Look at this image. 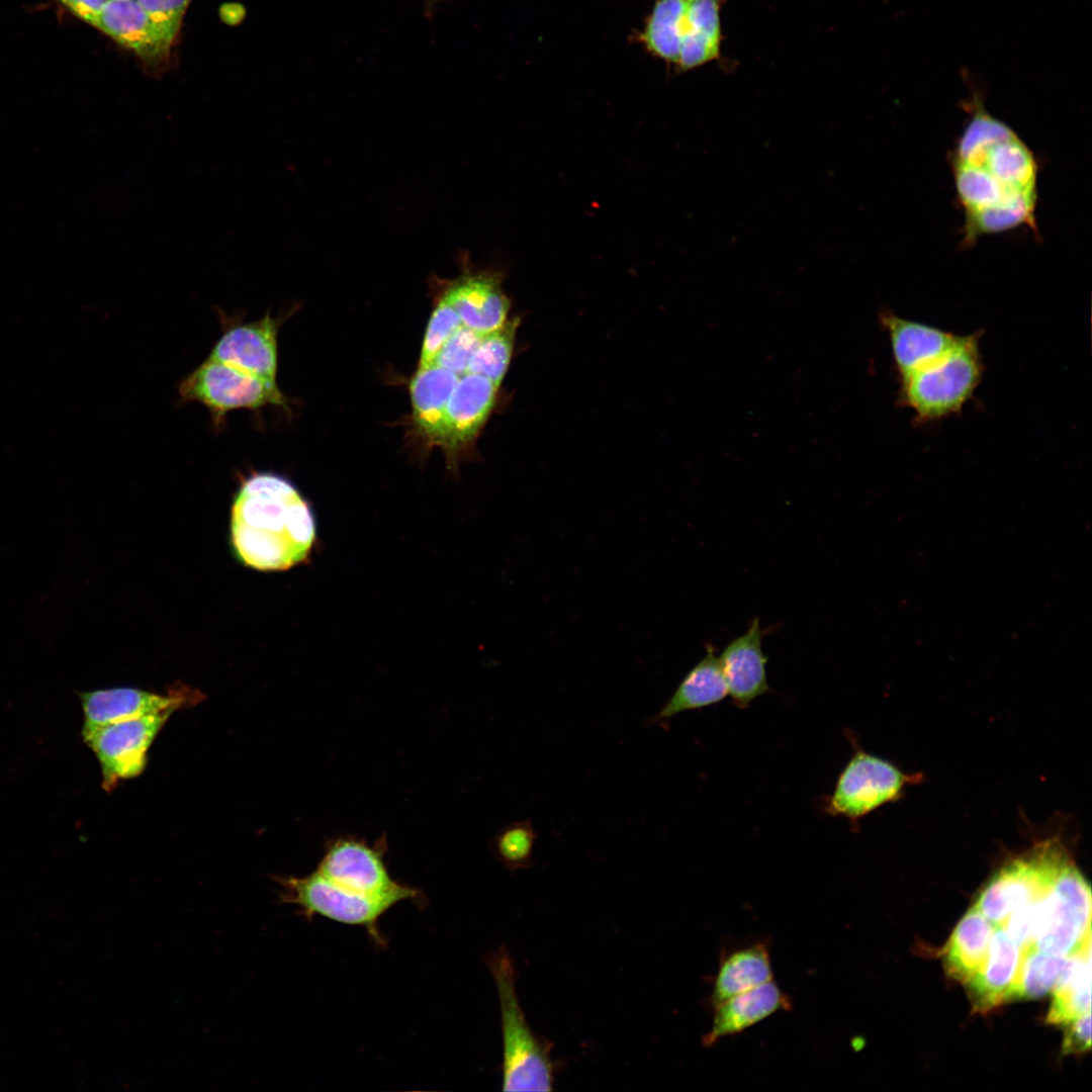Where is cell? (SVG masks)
Instances as JSON below:
<instances>
[{
    "mask_svg": "<svg viewBox=\"0 0 1092 1092\" xmlns=\"http://www.w3.org/2000/svg\"><path fill=\"white\" fill-rule=\"evenodd\" d=\"M1066 1027L1062 1053L1065 1055H1077L1090 1051L1091 1048V1016L1090 1012L1072 1020L1064 1025Z\"/></svg>",
    "mask_w": 1092,
    "mask_h": 1092,
    "instance_id": "34",
    "label": "cell"
},
{
    "mask_svg": "<svg viewBox=\"0 0 1092 1092\" xmlns=\"http://www.w3.org/2000/svg\"><path fill=\"white\" fill-rule=\"evenodd\" d=\"M1072 860L1060 836L1036 840L995 871L973 906L994 926H1002L1013 911L1043 898Z\"/></svg>",
    "mask_w": 1092,
    "mask_h": 1092,
    "instance_id": "4",
    "label": "cell"
},
{
    "mask_svg": "<svg viewBox=\"0 0 1092 1092\" xmlns=\"http://www.w3.org/2000/svg\"><path fill=\"white\" fill-rule=\"evenodd\" d=\"M385 841L370 846L354 837H339L326 848L315 870L335 885L367 896H385L413 889L394 881L385 866Z\"/></svg>",
    "mask_w": 1092,
    "mask_h": 1092,
    "instance_id": "11",
    "label": "cell"
},
{
    "mask_svg": "<svg viewBox=\"0 0 1092 1092\" xmlns=\"http://www.w3.org/2000/svg\"><path fill=\"white\" fill-rule=\"evenodd\" d=\"M764 630L758 618L748 629L726 645L719 657L728 688V696L740 708H746L769 690L767 658L762 650Z\"/></svg>",
    "mask_w": 1092,
    "mask_h": 1092,
    "instance_id": "16",
    "label": "cell"
},
{
    "mask_svg": "<svg viewBox=\"0 0 1092 1092\" xmlns=\"http://www.w3.org/2000/svg\"><path fill=\"white\" fill-rule=\"evenodd\" d=\"M970 118L949 166L964 214L962 246L980 238L1036 223L1038 164L1031 149L1007 123L993 116L980 94L965 103Z\"/></svg>",
    "mask_w": 1092,
    "mask_h": 1092,
    "instance_id": "1",
    "label": "cell"
},
{
    "mask_svg": "<svg viewBox=\"0 0 1092 1092\" xmlns=\"http://www.w3.org/2000/svg\"><path fill=\"white\" fill-rule=\"evenodd\" d=\"M172 714H150L82 730L84 741L99 761L104 789L112 790L120 781L145 770L148 751Z\"/></svg>",
    "mask_w": 1092,
    "mask_h": 1092,
    "instance_id": "10",
    "label": "cell"
},
{
    "mask_svg": "<svg viewBox=\"0 0 1092 1092\" xmlns=\"http://www.w3.org/2000/svg\"><path fill=\"white\" fill-rule=\"evenodd\" d=\"M537 832L530 820L514 821L491 840L494 857L508 870H524L533 864Z\"/></svg>",
    "mask_w": 1092,
    "mask_h": 1092,
    "instance_id": "30",
    "label": "cell"
},
{
    "mask_svg": "<svg viewBox=\"0 0 1092 1092\" xmlns=\"http://www.w3.org/2000/svg\"><path fill=\"white\" fill-rule=\"evenodd\" d=\"M278 327L279 322L270 312L253 322H232L225 325L207 359L276 382Z\"/></svg>",
    "mask_w": 1092,
    "mask_h": 1092,
    "instance_id": "14",
    "label": "cell"
},
{
    "mask_svg": "<svg viewBox=\"0 0 1092 1092\" xmlns=\"http://www.w3.org/2000/svg\"><path fill=\"white\" fill-rule=\"evenodd\" d=\"M981 333L962 336L942 357L900 378L898 402L925 423L959 413L978 387L983 363Z\"/></svg>",
    "mask_w": 1092,
    "mask_h": 1092,
    "instance_id": "5",
    "label": "cell"
},
{
    "mask_svg": "<svg viewBox=\"0 0 1092 1092\" xmlns=\"http://www.w3.org/2000/svg\"><path fill=\"white\" fill-rule=\"evenodd\" d=\"M136 1L161 34L173 43L190 0Z\"/></svg>",
    "mask_w": 1092,
    "mask_h": 1092,
    "instance_id": "33",
    "label": "cell"
},
{
    "mask_svg": "<svg viewBox=\"0 0 1092 1092\" xmlns=\"http://www.w3.org/2000/svg\"><path fill=\"white\" fill-rule=\"evenodd\" d=\"M1090 941L1091 888L1073 860L1052 890L1034 904L1029 948L1070 957Z\"/></svg>",
    "mask_w": 1092,
    "mask_h": 1092,
    "instance_id": "6",
    "label": "cell"
},
{
    "mask_svg": "<svg viewBox=\"0 0 1092 1092\" xmlns=\"http://www.w3.org/2000/svg\"><path fill=\"white\" fill-rule=\"evenodd\" d=\"M879 317L889 336L900 378L948 353L962 337L900 317L888 309L883 310Z\"/></svg>",
    "mask_w": 1092,
    "mask_h": 1092,
    "instance_id": "18",
    "label": "cell"
},
{
    "mask_svg": "<svg viewBox=\"0 0 1092 1092\" xmlns=\"http://www.w3.org/2000/svg\"><path fill=\"white\" fill-rule=\"evenodd\" d=\"M516 328L517 321H507L499 329L483 334L466 373L482 375L499 386L510 365Z\"/></svg>",
    "mask_w": 1092,
    "mask_h": 1092,
    "instance_id": "29",
    "label": "cell"
},
{
    "mask_svg": "<svg viewBox=\"0 0 1092 1092\" xmlns=\"http://www.w3.org/2000/svg\"><path fill=\"white\" fill-rule=\"evenodd\" d=\"M83 730L142 717L171 712L197 705L204 695L196 689L178 685L159 694L132 688H113L83 693Z\"/></svg>",
    "mask_w": 1092,
    "mask_h": 1092,
    "instance_id": "12",
    "label": "cell"
},
{
    "mask_svg": "<svg viewBox=\"0 0 1092 1092\" xmlns=\"http://www.w3.org/2000/svg\"><path fill=\"white\" fill-rule=\"evenodd\" d=\"M921 780L922 774H906L892 762L857 749L840 772L825 810L856 823L878 808L900 800L908 786Z\"/></svg>",
    "mask_w": 1092,
    "mask_h": 1092,
    "instance_id": "9",
    "label": "cell"
},
{
    "mask_svg": "<svg viewBox=\"0 0 1092 1092\" xmlns=\"http://www.w3.org/2000/svg\"><path fill=\"white\" fill-rule=\"evenodd\" d=\"M69 11L93 26L98 14L108 0H59Z\"/></svg>",
    "mask_w": 1092,
    "mask_h": 1092,
    "instance_id": "35",
    "label": "cell"
},
{
    "mask_svg": "<svg viewBox=\"0 0 1092 1092\" xmlns=\"http://www.w3.org/2000/svg\"><path fill=\"white\" fill-rule=\"evenodd\" d=\"M1052 991L1046 1023L1065 1025L1091 1011V941L1070 957Z\"/></svg>",
    "mask_w": 1092,
    "mask_h": 1092,
    "instance_id": "26",
    "label": "cell"
},
{
    "mask_svg": "<svg viewBox=\"0 0 1092 1092\" xmlns=\"http://www.w3.org/2000/svg\"><path fill=\"white\" fill-rule=\"evenodd\" d=\"M314 518L305 499L284 477L257 472L243 480L231 511L235 556L258 570H285L308 555Z\"/></svg>",
    "mask_w": 1092,
    "mask_h": 1092,
    "instance_id": "2",
    "label": "cell"
},
{
    "mask_svg": "<svg viewBox=\"0 0 1092 1092\" xmlns=\"http://www.w3.org/2000/svg\"><path fill=\"white\" fill-rule=\"evenodd\" d=\"M498 387L479 374H458L444 410L438 446L456 450L471 441L490 414Z\"/></svg>",
    "mask_w": 1092,
    "mask_h": 1092,
    "instance_id": "15",
    "label": "cell"
},
{
    "mask_svg": "<svg viewBox=\"0 0 1092 1092\" xmlns=\"http://www.w3.org/2000/svg\"><path fill=\"white\" fill-rule=\"evenodd\" d=\"M728 696L719 657L712 645L705 656L686 674L672 696L649 720L651 724L665 721L682 712L715 705Z\"/></svg>",
    "mask_w": 1092,
    "mask_h": 1092,
    "instance_id": "22",
    "label": "cell"
},
{
    "mask_svg": "<svg viewBox=\"0 0 1092 1092\" xmlns=\"http://www.w3.org/2000/svg\"><path fill=\"white\" fill-rule=\"evenodd\" d=\"M280 887L279 900L297 906L305 917L321 915L349 925L365 927L381 940L378 919L393 905L403 900L421 899V893L410 891L385 896H367L343 889L313 872L304 877H273Z\"/></svg>",
    "mask_w": 1092,
    "mask_h": 1092,
    "instance_id": "7",
    "label": "cell"
},
{
    "mask_svg": "<svg viewBox=\"0 0 1092 1092\" xmlns=\"http://www.w3.org/2000/svg\"><path fill=\"white\" fill-rule=\"evenodd\" d=\"M483 334L460 326L445 341L433 359L427 363L437 365L457 374L466 372L469 360ZM425 366V365H424Z\"/></svg>",
    "mask_w": 1092,
    "mask_h": 1092,
    "instance_id": "31",
    "label": "cell"
},
{
    "mask_svg": "<svg viewBox=\"0 0 1092 1092\" xmlns=\"http://www.w3.org/2000/svg\"><path fill=\"white\" fill-rule=\"evenodd\" d=\"M1070 957L1050 954L1034 948L1021 949L1018 969L1005 1002L1037 999L1046 995L1059 981Z\"/></svg>",
    "mask_w": 1092,
    "mask_h": 1092,
    "instance_id": "27",
    "label": "cell"
},
{
    "mask_svg": "<svg viewBox=\"0 0 1092 1092\" xmlns=\"http://www.w3.org/2000/svg\"><path fill=\"white\" fill-rule=\"evenodd\" d=\"M688 0H656L640 41L653 56L674 66L680 49V37Z\"/></svg>",
    "mask_w": 1092,
    "mask_h": 1092,
    "instance_id": "28",
    "label": "cell"
},
{
    "mask_svg": "<svg viewBox=\"0 0 1092 1092\" xmlns=\"http://www.w3.org/2000/svg\"><path fill=\"white\" fill-rule=\"evenodd\" d=\"M774 977L768 946L763 942L737 947L724 956L713 980L710 1004L713 1007L744 991L771 981Z\"/></svg>",
    "mask_w": 1092,
    "mask_h": 1092,
    "instance_id": "24",
    "label": "cell"
},
{
    "mask_svg": "<svg viewBox=\"0 0 1092 1092\" xmlns=\"http://www.w3.org/2000/svg\"><path fill=\"white\" fill-rule=\"evenodd\" d=\"M461 274L453 280L437 282L439 295L457 312L462 325L481 334L503 327L508 321L510 301L502 289V275L475 271L467 258L460 257Z\"/></svg>",
    "mask_w": 1092,
    "mask_h": 1092,
    "instance_id": "13",
    "label": "cell"
},
{
    "mask_svg": "<svg viewBox=\"0 0 1092 1092\" xmlns=\"http://www.w3.org/2000/svg\"><path fill=\"white\" fill-rule=\"evenodd\" d=\"M93 26L132 51L150 67L162 65L170 43L156 28L136 0H108Z\"/></svg>",
    "mask_w": 1092,
    "mask_h": 1092,
    "instance_id": "17",
    "label": "cell"
},
{
    "mask_svg": "<svg viewBox=\"0 0 1092 1092\" xmlns=\"http://www.w3.org/2000/svg\"><path fill=\"white\" fill-rule=\"evenodd\" d=\"M495 981L504 1043V1091H551L555 1065L551 1045L531 1029L516 993V970L505 946L488 958Z\"/></svg>",
    "mask_w": 1092,
    "mask_h": 1092,
    "instance_id": "3",
    "label": "cell"
},
{
    "mask_svg": "<svg viewBox=\"0 0 1092 1092\" xmlns=\"http://www.w3.org/2000/svg\"><path fill=\"white\" fill-rule=\"evenodd\" d=\"M460 326L462 322L457 312L445 299L438 296L424 337L419 366L429 363Z\"/></svg>",
    "mask_w": 1092,
    "mask_h": 1092,
    "instance_id": "32",
    "label": "cell"
},
{
    "mask_svg": "<svg viewBox=\"0 0 1092 1092\" xmlns=\"http://www.w3.org/2000/svg\"><path fill=\"white\" fill-rule=\"evenodd\" d=\"M457 380L455 372L433 364L419 366L411 380L414 420L431 444L438 446L444 410Z\"/></svg>",
    "mask_w": 1092,
    "mask_h": 1092,
    "instance_id": "25",
    "label": "cell"
},
{
    "mask_svg": "<svg viewBox=\"0 0 1092 1092\" xmlns=\"http://www.w3.org/2000/svg\"><path fill=\"white\" fill-rule=\"evenodd\" d=\"M995 927L976 907L970 908L942 950L946 974L965 984L983 966Z\"/></svg>",
    "mask_w": 1092,
    "mask_h": 1092,
    "instance_id": "23",
    "label": "cell"
},
{
    "mask_svg": "<svg viewBox=\"0 0 1092 1092\" xmlns=\"http://www.w3.org/2000/svg\"><path fill=\"white\" fill-rule=\"evenodd\" d=\"M791 1008L790 997L774 980L768 981L713 1007L712 1025L702 1043L712 1046L720 1038L740 1033L768 1016Z\"/></svg>",
    "mask_w": 1092,
    "mask_h": 1092,
    "instance_id": "19",
    "label": "cell"
},
{
    "mask_svg": "<svg viewBox=\"0 0 1092 1092\" xmlns=\"http://www.w3.org/2000/svg\"><path fill=\"white\" fill-rule=\"evenodd\" d=\"M178 391L184 401L203 404L216 428L234 410L259 411L267 405L287 408L288 404L277 382L207 358L183 378Z\"/></svg>",
    "mask_w": 1092,
    "mask_h": 1092,
    "instance_id": "8",
    "label": "cell"
},
{
    "mask_svg": "<svg viewBox=\"0 0 1092 1092\" xmlns=\"http://www.w3.org/2000/svg\"><path fill=\"white\" fill-rule=\"evenodd\" d=\"M1020 959L1021 948L1002 927H995L983 966L964 984L974 1012L986 1014L1005 1003Z\"/></svg>",
    "mask_w": 1092,
    "mask_h": 1092,
    "instance_id": "20",
    "label": "cell"
},
{
    "mask_svg": "<svg viewBox=\"0 0 1092 1092\" xmlns=\"http://www.w3.org/2000/svg\"><path fill=\"white\" fill-rule=\"evenodd\" d=\"M442 1H445V0H424L425 5H426V7L428 9H432L436 4H438L439 2H442Z\"/></svg>",
    "mask_w": 1092,
    "mask_h": 1092,
    "instance_id": "36",
    "label": "cell"
},
{
    "mask_svg": "<svg viewBox=\"0 0 1092 1092\" xmlns=\"http://www.w3.org/2000/svg\"><path fill=\"white\" fill-rule=\"evenodd\" d=\"M727 0H688L676 71L684 73L721 58V9Z\"/></svg>",
    "mask_w": 1092,
    "mask_h": 1092,
    "instance_id": "21",
    "label": "cell"
}]
</instances>
